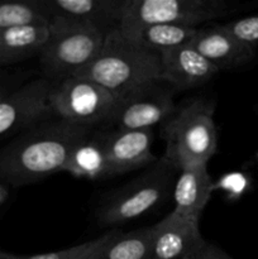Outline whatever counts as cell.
I'll list each match as a JSON object with an SVG mask.
<instances>
[{
  "instance_id": "484cf974",
  "label": "cell",
  "mask_w": 258,
  "mask_h": 259,
  "mask_svg": "<svg viewBox=\"0 0 258 259\" xmlns=\"http://www.w3.org/2000/svg\"><path fill=\"white\" fill-rule=\"evenodd\" d=\"M8 196H9V190H8L7 185L0 182V205H3L7 201Z\"/></svg>"
},
{
  "instance_id": "5bb4252c",
  "label": "cell",
  "mask_w": 258,
  "mask_h": 259,
  "mask_svg": "<svg viewBox=\"0 0 258 259\" xmlns=\"http://www.w3.org/2000/svg\"><path fill=\"white\" fill-rule=\"evenodd\" d=\"M125 0H43L51 19L68 20L111 30L119 27Z\"/></svg>"
},
{
  "instance_id": "e0dca14e",
  "label": "cell",
  "mask_w": 258,
  "mask_h": 259,
  "mask_svg": "<svg viewBox=\"0 0 258 259\" xmlns=\"http://www.w3.org/2000/svg\"><path fill=\"white\" fill-rule=\"evenodd\" d=\"M63 172H67L76 179L101 180L109 177V162L103 134H90L78 142L71 151Z\"/></svg>"
},
{
  "instance_id": "5b68a950",
  "label": "cell",
  "mask_w": 258,
  "mask_h": 259,
  "mask_svg": "<svg viewBox=\"0 0 258 259\" xmlns=\"http://www.w3.org/2000/svg\"><path fill=\"white\" fill-rule=\"evenodd\" d=\"M177 172L179 169L164 157L159 158L151 168L101 205L98 212L101 224H125L158 206L168 195Z\"/></svg>"
},
{
  "instance_id": "d6986e66",
  "label": "cell",
  "mask_w": 258,
  "mask_h": 259,
  "mask_svg": "<svg viewBox=\"0 0 258 259\" xmlns=\"http://www.w3.org/2000/svg\"><path fill=\"white\" fill-rule=\"evenodd\" d=\"M154 227L132 232L114 230L108 242L90 259H149Z\"/></svg>"
},
{
  "instance_id": "ba28073f",
  "label": "cell",
  "mask_w": 258,
  "mask_h": 259,
  "mask_svg": "<svg viewBox=\"0 0 258 259\" xmlns=\"http://www.w3.org/2000/svg\"><path fill=\"white\" fill-rule=\"evenodd\" d=\"M176 91L162 80L143 86L119 99L111 124L116 129H152L176 111Z\"/></svg>"
},
{
  "instance_id": "603a6c76",
  "label": "cell",
  "mask_w": 258,
  "mask_h": 259,
  "mask_svg": "<svg viewBox=\"0 0 258 259\" xmlns=\"http://www.w3.org/2000/svg\"><path fill=\"white\" fill-rule=\"evenodd\" d=\"M185 259H233L230 255H228L227 253L223 249H220L217 245L211 244L209 242H205L201 247L197 248L195 252H192L191 254L187 255Z\"/></svg>"
},
{
  "instance_id": "7a4b0ae2",
  "label": "cell",
  "mask_w": 258,
  "mask_h": 259,
  "mask_svg": "<svg viewBox=\"0 0 258 259\" xmlns=\"http://www.w3.org/2000/svg\"><path fill=\"white\" fill-rule=\"evenodd\" d=\"M76 76L94 81L120 99L161 80V60L158 53L129 40L116 27L109 30L96 57Z\"/></svg>"
},
{
  "instance_id": "9c48e42d",
  "label": "cell",
  "mask_w": 258,
  "mask_h": 259,
  "mask_svg": "<svg viewBox=\"0 0 258 259\" xmlns=\"http://www.w3.org/2000/svg\"><path fill=\"white\" fill-rule=\"evenodd\" d=\"M53 83L46 77L34 78L0 100V138L28 131L52 115L48 96Z\"/></svg>"
},
{
  "instance_id": "3957f363",
  "label": "cell",
  "mask_w": 258,
  "mask_h": 259,
  "mask_svg": "<svg viewBox=\"0 0 258 259\" xmlns=\"http://www.w3.org/2000/svg\"><path fill=\"white\" fill-rule=\"evenodd\" d=\"M212 101L195 98L162 124L166 143L163 157L177 169L191 164H207L218 151V133Z\"/></svg>"
},
{
  "instance_id": "8fae6325",
  "label": "cell",
  "mask_w": 258,
  "mask_h": 259,
  "mask_svg": "<svg viewBox=\"0 0 258 259\" xmlns=\"http://www.w3.org/2000/svg\"><path fill=\"white\" fill-rule=\"evenodd\" d=\"M161 80L175 91L201 88L214 78L219 70L191 45L159 53Z\"/></svg>"
},
{
  "instance_id": "cb8c5ba5",
  "label": "cell",
  "mask_w": 258,
  "mask_h": 259,
  "mask_svg": "<svg viewBox=\"0 0 258 259\" xmlns=\"http://www.w3.org/2000/svg\"><path fill=\"white\" fill-rule=\"evenodd\" d=\"M248 185H249V181L242 174L228 175V176L224 177V181H223V187H224L225 191L235 195V196H240L242 194H244Z\"/></svg>"
},
{
  "instance_id": "30bf717a",
  "label": "cell",
  "mask_w": 258,
  "mask_h": 259,
  "mask_svg": "<svg viewBox=\"0 0 258 259\" xmlns=\"http://www.w3.org/2000/svg\"><path fill=\"white\" fill-rule=\"evenodd\" d=\"M103 142L109 162V177L128 174L157 162L152 152V129H115L103 134Z\"/></svg>"
},
{
  "instance_id": "ac0fdd59",
  "label": "cell",
  "mask_w": 258,
  "mask_h": 259,
  "mask_svg": "<svg viewBox=\"0 0 258 259\" xmlns=\"http://www.w3.org/2000/svg\"><path fill=\"white\" fill-rule=\"evenodd\" d=\"M120 30V29H119ZM199 28L177 24H151L120 30L121 34L141 47L156 53L190 45Z\"/></svg>"
},
{
  "instance_id": "6da1fadb",
  "label": "cell",
  "mask_w": 258,
  "mask_h": 259,
  "mask_svg": "<svg viewBox=\"0 0 258 259\" xmlns=\"http://www.w3.org/2000/svg\"><path fill=\"white\" fill-rule=\"evenodd\" d=\"M91 132L60 119L28 129L0 149V182L24 186L63 172L73 147Z\"/></svg>"
},
{
  "instance_id": "7c38bea8",
  "label": "cell",
  "mask_w": 258,
  "mask_h": 259,
  "mask_svg": "<svg viewBox=\"0 0 258 259\" xmlns=\"http://www.w3.org/2000/svg\"><path fill=\"white\" fill-rule=\"evenodd\" d=\"M190 45L220 71L234 70L254 58L257 46L230 34L223 25L199 28Z\"/></svg>"
},
{
  "instance_id": "7402d4cb",
  "label": "cell",
  "mask_w": 258,
  "mask_h": 259,
  "mask_svg": "<svg viewBox=\"0 0 258 259\" xmlns=\"http://www.w3.org/2000/svg\"><path fill=\"white\" fill-rule=\"evenodd\" d=\"M224 29H227L230 34L237 37L242 42L248 45L257 46L258 43V14L250 17L242 18V19L232 20L225 24H222Z\"/></svg>"
},
{
  "instance_id": "d4e9b609",
  "label": "cell",
  "mask_w": 258,
  "mask_h": 259,
  "mask_svg": "<svg viewBox=\"0 0 258 259\" xmlns=\"http://www.w3.org/2000/svg\"><path fill=\"white\" fill-rule=\"evenodd\" d=\"M20 80H22V77L18 72L13 73L0 68V100L9 95L17 88H19L22 85Z\"/></svg>"
},
{
  "instance_id": "44dd1931",
  "label": "cell",
  "mask_w": 258,
  "mask_h": 259,
  "mask_svg": "<svg viewBox=\"0 0 258 259\" xmlns=\"http://www.w3.org/2000/svg\"><path fill=\"white\" fill-rule=\"evenodd\" d=\"M114 230H111V232L105 233L96 239L89 240L82 244L73 245V247L66 248V249L57 250V252L40 253V254L34 255H22V259H90L108 242Z\"/></svg>"
},
{
  "instance_id": "2e32d148",
  "label": "cell",
  "mask_w": 258,
  "mask_h": 259,
  "mask_svg": "<svg viewBox=\"0 0 258 259\" xmlns=\"http://www.w3.org/2000/svg\"><path fill=\"white\" fill-rule=\"evenodd\" d=\"M51 34V23L0 30L2 66L7 67L39 56L47 46Z\"/></svg>"
},
{
  "instance_id": "ffe728a7",
  "label": "cell",
  "mask_w": 258,
  "mask_h": 259,
  "mask_svg": "<svg viewBox=\"0 0 258 259\" xmlns=\"http://www.w3.org/2000/svg\"><path fill=\"white\" fill-rule=\"evenodd\" d=\"M50 23L43 0H0V30Z\"/></svg>"
},
{
  "instance_id": "4316f807",
  "label": "cell",
  "mask_w": 258,
  "mask_h": 259,
  "mask_svg": "<svg viewBox=\"0 0 258 259\" xmlns=\"http://www.w3.org/2000/svg\"><path fill=\"white\" fill-rule=\"evenodd\" d=\"M0 259H22V255L10 254V253L0 252Z\"/></svg>"
},
{
  "instance_id": "52a82bcc",
  "label": "cell",
  "mask_w": 258,
  "mask_h": 259,
  "mask_svg": "<svg viewBox=\"0 0 258 259\" xmlns=\"http://www.w3.org/2000/svg\"><path fill=\"white\" fill-rule=\"evenodd\" d=\"M223 0H125L119 29L151 24H177L199 28L229 13Z\"/></svg>"
},
{
  "instance_id": "9a60e30c",
  "label": "cell",
  "mask_w": 258,
  "mask_h": 259,
  "mask_svg": "<svg viewBox=\"0 0 258 259\" xmlns=\"http://www.w3.org/2000/svg\"><path fill=\"white\" fill-rule=\"evenodd\" d=\"M214 189L215 185L207 172V164L182 167L174 189V212L200 222Z\"/></svg>"
},
{
  "instance_id": "4fadbf2b",
  "label": "cell",
  "mask_w": 258,
  "mask_h": 259,
  "mask_svg": "<svg viewBox=\"0 0 258 259\" xmlns=\"http://www.w3.org/2000/svg\"><path fill=\"white\" fill-rule=\"evenodd\" d=\"M153 227L149 259H185L206 242L200 232L199 222L174 211Z\"/></svg>"
},
{
  "instance_id": "f1b7e54d",
  "label": "cell",
  "mask_w": 258,
  "mask_h": 259,
  "mask_svg": "<svg viewBox=\"0 0 258 259\" xmlns=\"http://www.w3.org/2000/svg\"><path fill=\"white\" fill-rule=\"evenodd\" d=\"M257 159H258V152H257Z\"/></svg>"
},
{
  "instance_id": "83f0119b",
  "label": "cell",
  "mask_w": 258,
  "mask_h": 259,
  "mask_svg": "<svg viewBox=\"0 0 258 259\" xmlns=\"http://www.w3.org/2000/svg\"><path fill=\"white\" fill-rule=\"evenodd\" d=\"M0 68H3V66H2V50H0Z\"/></svg>"
},
{
  "instance_id": "8992f818",
  "label": "cell",
  "mask_w": 258,
  "mask_h": 259,
  "mask_svg": "<svg viewBox=\"0 0 258 259\" xmlns=\"http://www.w3.org/2000/svg\"><path fill=\"white\" fill-rule=\"evenodd\" d=\"M118 103L119 99L103 86L77 76L53 83L48 96L52 115L91 129L111 124Z\"/></svg>"
},
{
  "instance_id": "277c9868",
  "label": "cell",
  "mask_w": 258,
  "mask_h": 259,
  "mask_svg": "<svg viewBox=\"0 0 258 259\" xmlns=\"http://www.w3.org/2000/svg\"><path fill=\"white\" fill-rule=\"evenodd\" d=\"M51 34L39 55L40 67L47 80L57 82L76 76L96 57L108 32L93 25L51 19Z\"/></svg>"
}]
</instances>
